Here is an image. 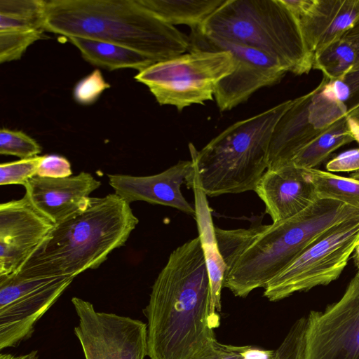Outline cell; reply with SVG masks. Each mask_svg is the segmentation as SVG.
<instances>
[{"label": "cell", "mask_w": 359, "mask_h": 359, "mask_svg": "<svg viewBox=\"0 0 359 359\" xmlns=\"http://www.w3.org/2000/svg\"><path fill=\"white\" fill-rule=\"evenodd\" d=\"M306 323V317H302L293 323L275 350L273 359H302Z\"/></svg>", "instance_id": "f1b7e54d"}, {"label": "cell", "mask_w": 359, "mask_h": 359, "mask_svg": "<svg viewBox=\"0 0 359 359\" xmlns=\"http://www.w3.org/2000/svg\"><path fill=\"white\" fill-rule=\"evenodd\" d=\"M138 223L130 204L116 194L90 197L79 211L54 225L16 271L74 278L97 269L123 246Z\"/></svg>", "instance_id": "3957f363"}, {"label": "cell", "mask_w": 359, "mask_h": 359, "mask_svg": "<svg viewBox=\"0 0 359 359\" xmlns=\"http://www.w3.org/2000/svg\"><path fill=\"white\" fill-rule=\"evenodd\" d=\"M189 51H229L236 61L234 70L217 85L214 97L221 111L247 101L257 90L278 83L287 70L275 57L255 48L207 36L191 29Z\"/></svg>", "instance_id": "8fae6325"}, {"label": "cell", "mask_w": 359, "mask_h": 359, "mask_svg": "<svg viewBox=\"0 0 359 359\" xmlns=\"http://www.w3.org/2000/svg\"><path fill=\"white\" fill-rule=\"evenodd\" d=\"M235 67L229 51L192 50L156 62L134 78L148 87L159 104L172 105L181 111L212 100L217 83Z\"/></svg>", "instance_id": "52a82bcc"}, {"label": "cell", "mask_w": 359, "mask_h": 359, "mask_svg": "<svg viewBox=\"0 0 359 359\" xmlns=\"http://www.w3.org/2000/svg\"><path fill=\"white\" fill-rule=\"evenodd\" d=\"M275 350H269L255 346H247L241 359H273Z\"/></svg>", "instance_id": "d590c367"}, {"label": "cell", "mask_w": 359, "mask_h": 359, "mask_svg": "<svg viewBox=\"0 0 359 359\" xmlns=\"http://www.w3.org/2000/svg\"><path fill=\"white\" fill-rule=\"evenodd\" d=\"M67 39L86 61L108 70L134 69L140 72L156 63L137 51L115 43L82 37Z\"/></svg>", "instance_id": "ffe728a7"}, {"label": "cell", "mask_w": 359, "mask_h": 359, "mask_svg": "<svg viewBox=\"0 0 359 359\" xmlns=\"http://www.w3.org/2000/svg\"><path fill=\"white\" fill-rule=\"evenodd\" d=\"M359 241V218L335 226L308 247L264 287L271 302L325 285L340 276Z\"/></svg>", "instance_id": "ba28073f"}, {"label": "cell", "mask_w": 359, "mask_h": 359, "mask_svg": "<svg viewBox=\"0 0 359 359\" xmlns=\"http://www.w3.org/2000/svg\"><path fill=\"white\" fill-rule=\"evenodd\" d=\"M43 31L0 32V62L20 59L27 48L41 39Z\"/></svg>", "instance_id": "484cf974"}, {"label": "cell", "mask_w": 359, "mask_h": 359, "mask_svg": "<svg viewBox=\"0 0 359 359\" xmlns=\"http://www.w3.org/2000/svg\"><path fill=\"white\" fill-rule=\"evenodd\" d=\"M0 359H39V354L37 351H32L28 353L20 355L1 353Z\"/></svg>", "instance_id": "74e56055"}, {"label": "cell", "mask_w": 359, "mask_h": 359, "mask_svg": "<svg viewBox=\"0 0 359 359\" xmlns=\"http://www.w3.org/2000/svg\"><path fill=\"white\" fill-rule=\"evenodd\" d=\"M326 169L330 172H359V149L339 154L327 163Z\"/></svg>", "instance_id": "d6a6232c"}, {"label": "cell", "mask_w": 359, "mask_h": 359, "mask_svg": "<svg viewBox=\"0 0 359 359\" xmlns=\"http://www.w3.org/2000/svg\"><path fill=\"white\" fill-rule=\"evenodd\" d=\"M43 156L20 159L0 165V184H20L36 175L37 169Z\"/></svg>", "instance_id": "83f0119b"}, {"label": "cell", "mask_w": 359, "mask_h": 359, "mask_svg": "<svg viewBox=\"0 0 359 359\" xmlns=\"http://www.w3.org/2000/svg\"><path fill=\"white\" fill-rule=\"evenodd\" d=\"M255 191L273 222L294 216L318 198L308 170L292 163L267 169Z\"/></svg>", "instance_id": "ac0fdd59"}, {"label": "cell", "mask_w": 359, "mask_h": 359, "mask_svg": "<svg viewBox=\"0 0 359 359\" xmlns=\"http://www.w3.org/2000/svg\"><path fill=\"white\" fill-rule=\"evenodd\" d=\"M348 121L355 140L359 142V123L350 119H348Z\"/></svg>", "instance_id": "ab89813d"}, {"label": "cell", "mask_w": 359, "mask_h": 359, "mask_svg": "<svg viewBox=\"0 0 359 359\" xmlns=\"http://www.w3.org/2000/svg\"><path fill=\"white\" fill-rule=\"evenodd\" d=\"M195 172V164L191 160L180 161L162 172L153 175L108 174L107 177L114 194L130 204L145 201L172 207L195 217V208L181 191L184 183L192 187Z\"/></svg>", "instance_id": "9a60e30c"}, {"label": "cell", "mask_w": 359, "mask_h": 359, "mask_svg": "<svg viewBox=\"0 0 359 359\" xmlns=\"http://www.w3.org/2000/svg\"><path fill=\"white\" fill-rule=\"evenodd\" d=\"M41 147L33 138L20 130L2 128L0 130V154L15 156L20 159L37 156Z\"/></svg>", "instance_id": "4316f807"}, {"label": "cell", "mask_w": 359, "mask_h": 359, "mask_svg": "<svg viewBox=\"0 0 359 359\" xmlns=\"http://www.w3.org/2000/svg\"><path fill=\"white\" fill-rule=\"evenodd\" d=\"M247 346H234L219 343L217 339L192 359H241Z\"/></svg>", "instance_id": "1f68e13d"}, {"label": "cell", "mask_w": 359, "mask_h": 359, "mask_svg": "<svg viewBox=\"0 0 359 359\" xmlns=\"http://www.w3.org/2000/svg\"><path fill=\"white\" fill-rule=\"evenodd\" d=\"M54 224L27 197L0 205V276L18 271L45 240Z\"/></svg>", "instance_id": "5bb4252c"}, {"label": "cell", "mask_w": 359, "mask_h": 359, "mask_svg": "<svg viewBox=\"0 0 359 359\" xmlns=\"http://www.w3.org/2000/svg\"><path fill=\"white\" fill-rule=\"evenodd\" d=\"M328 81L323 76L312 91L292 100L273 132L267 169L289 164L299 151L346 116L347 106L325 88Z\"/></svg>", "instance_id": "30bf717a"}, {"label": "cell", "mask_w": 359, "mask_h": 359, "mask_svg": "<svg viewBox=\"0 0 359 359\" xmlns=\"http://www.w3.org/2000/svg\"><path fill=\"white\" fill-rule=\"evenodd\" d=\"M109 88L110 84L104 80L101 72L96 69L77 82L74 88L73 97L77 103L89 105Z\"/></svg>", "instance_id": "f546056e"}, {"label": "cell", "mask_w": 359, "mask_h": 359, "mask_svg": "<svg viewBox=\"0 0 359 359\" xmlns=\"http://www.w3.org/2000/svg\"><path fill=\"white\" fill-rule=\"evenodd\" d=\"M318 198L338 201L359 210V175H337L317 168L307 169Z\"/></svg>", "instance_id": "cb8c5ba5"}, {"label": "cell", "mask_w": 359, "mask_h": 359, "mask_svg": "<svg viewBox=\"0 0 359 359\" xmlns=\"http://www.w3.org/2000/svg\"><path fill=\"white\" fill-rule=\"evenodd\" d=\"M72 302L79 318L74 327L86 359H144L147 355V327L141 320L99 312L79 297Z\"/></svg>", "instance_id": "7c38bea8"}, {"label": "cell", "mask_w": 359, "mask_h": 359, "mask_svg": "<svg viewBox=\"0 0 359 359\" xmlns=\"http://www.w3.org/2000/svg\"><path fill=\"white\" fill-rule=\"evenodd\" d=\"M359 218V210L328 198H318L294 216L247 229L215 226L225 270L223 287L236 297H247L262 287L308 247L335 226Z\"/></svg>", "instance_id": "7a4b0ae2"}, {"label": "cell", "mask_w": 359, "mask_h": 359, "mask_svg": "<svg viewBox=\"0 0 359 359\" xmlns=\"http://www.w3.org/2000/svg\"><path fill=\"white\" fill-rule=\"evenodd\" d=\"M102 183L90 173L81 172L63 178L34 176L24 185L32 205L54 224L79 211Z\"/></svg>", "instance_id": "e0dca14e"}, {"label": "cell", "mask_w": 359, "mask_h": 359, "mask_svg": "<svg viewBox=\"0 0 359 359\" xmlns=\"http://www.w3.org/2000/svg\"><path fill=\"white\" fill-rule=\"evenodd\" d=\"M196 28L207 36L264 52L294 74L312 69L313 55L299 20L283 0H226Z\"/></svg>", "instance_id": "8992f818"}, {"label": "cell", "mask_w": 359, "mask_h": 359, "mask_svg": "<svg viewBox=\"0 0 359 359\" xmlns=\"http://www.w3.org/2000/svg\"><path fill=\"white\" fill-rule=\"evenodd\" d=\"M306 318L302 359H359V273L338 301Z\"/></svg>", "instance_id": "4fadbf2b"}, {"label": "cell", "mask_w": 359, "mask_h": 359, "mask_svg": "<svg viewBox=\"0 0 359 359\" xmlns=\"http://www.w3.org/2000/svg\"><path fill=\"white\" fill-rule=\"evenodd\" d=\"M341 38L351 43L356 52V63L352 70L359 69V20Z\"/></svg>", "instance_id": "8d00e7d4"}, {"label": "cell", "mask_w": 359, "mask_h": 359, "mask_svg": "<svg viewBox=\"0 0 359 359\" xmlns=\"http://www.w3.org/2000/svg\"><path fill=\"white\" fill-rule=\"evenodd\" d=\"M144 8L172 26L201 27L226 0H137Z\"/></svg>", "instance_id": "44dd1931"}, {"label": "cell", "mask_w": 359, "mask_h": 359, "mask_svg": "<svg viewBox=\"0 0 359 359\" xmlns=\"http://www.w3.org/2000/svg\"><path fill=\"white\" fill-rule=\"evenodd\" d=\"M292 100L238 121L200 151L189 144L200 187L208 196L255 191L268 168L275 126Z\"/></svg>", "instance_id": "5b68a950"}, {"label": "cell", "mask_w": 359, "mask_h": 359, "mask_svg": "<svg viewBox=\"0 0 359 359\" xmlns=\"http://www.w3.org/2000/svg\"><path fill=\"white\" fill-rule=\"evenodd\" d=\"M354 48L341 38L313 56L312 68L322 72L330 81H344L356 63Z\"/></svg>", "instance_id": "d4e9b609"}, {"label": "cell", "mask_w": 359, "mask_h": 359, "mask_svg": "<svg viewBox=\"0 0 359 359\" xmlns=\"http://www.w3.org/2000/svg\"><path fill=\"white\" fill-rule=\"evenodd\" d=\"M195 173L191 187L195 194V218L210 276L212 308L215 313H217L222 309L221 295L225 266L218 250L207 196L201 189Z\"/></svg>", "instance_id": "d6986e66"}, {"label": "cell", "mask_w": 359, "mask_h": 359, "mask_svg": "<svg viewBox=\"0 0 359 359\" xmlns=\"http://www.w3.org/2000/svg\"><path fill=\"white\" fill-rule=\"evenodd\" d=\"M150 359H192L212 341L219 317L212 311L210 276L199 236L174 250L158 273L148 304Z\"/></svg>", "instance_id": "6da1fadb"}, {"label": "cell", "mask_w": 359, "mask_h": 359, "mask_svg": "<svg viewBox=\"0 0 359 359\" xmlns=\"http://www.w3.org/2000/svg\"><path fill=\"white\" fill-rule=\"evenodd\" d=\"M350 88L347 108L359 103V69L352 70L344 81Z\"/></svg>", "instance_id": "836d02e7"}, {"label": "cell", "mask_w": 359, "mask_h": 359, "mask_svg": "<svg viewBox=\"0 0 359 359\" xmlns=\"http://www.w3.org/2000/svg\"><path fill=\"white\" fill-rule=\"evenodd\" d=\"M325 89L335 98L344 102L350 97V88L343 81H328Z\"/></svg>", "instance_id": "e575fe53"}, {"label": "cell", "mask_w": 359, "mask_h": 359, "mask_svg": "<svg viewBox=\"0 0 359 359\" xmlns=\"http://www.w3.org/2000/svg\"><path fill=\"white\" fill-rule=\"evenodd\" d=\"M353 254V262L357 268V272L359 273V241L358 242Z\"/></svg>", "instance_id": "60d3db41"}, {"label": "cell", "mask_w": 359, "mask_h": 359, "mask_svg": "<svg viewBox=\"0 0 359 359\" xmlns=\"http://www.w3.org/2000/svg\"><path fill=\"white\" fill-rule=\"evenodd\" d=\"M346 117L348 119L359 123V103L348 108Z\"/></svg>", "instance_id": "f35d334b"}, {"label": "cell", "mask_w": 359, "mask_h": 359, "mask_svg": "<svg viewBox=\"0 0 359 359\" xmlns=\"http://www.w3.org/2000/svg\"><path fill=\"white\" fill-rule=\"evenodd\" d=\"M69 161L57 154L44 155L37 169L36 176L47 178H63L72 176Z\"/></svg>", "instance_id": "4dcf8cb0"}, {"label": "cell", "mask_w": 359, "mask_h": 359, "mask_svg": "<svg viewBox=\"0 0 359 359\" xmlns=\"http://www.w3.org/2000/svg\"><path fill=\"white\" fill-rule=\"evenodd\" d=\"M354 140L346 116L299 151L290 163L304 169L316 168L334 151Z\"/></svg>", "instance_id": "7402d4cb"}, {"label": "cell", "mask_w": 359, "mask_h": 359, "mask_svg": "<svg viewBox=\"0 0 359 359\" xmlns=\"http://www.w3.org/2000/svg\"><path fill=\"white\" fill-rule=\"evenodd\" d=\"M45 31L92 39L137 51L156 62L189 50V36L137 0L46 1Z\"/></svg>", "instance_id": "277c9868"}, {"label": "cell", "mask_w": 359, "mask_h": 359, "mask_svg": "<svg viewBox=\"0 0 359 359\" xmlns=\"http://www.w3.org/2000/svg\"><path fill=\"white\" fill-rule=\"evenodd\" d=\"M73 280L17 271L0 276V349L30 338L36 323Z\"/></svg>", "instance_id": "9c48e42d"}, {"label": "cell", "mask_w": 359, "mask_h": 359, "mask_svg": "<svg viewBox=\"0 0 359 359\" xmlns=\"http://www.w3.org/2000/svg\"><path fill=\"white\" fill-rule=\"evenodd\" d=\"M299 20L313 56L341 39L359 20V0H284Z\"/></svg>", "instance_id": "2e32d148"}, {"label": "cell", "mask_w": 359, "mask_h": 359, "mask_svg": "<svg viewBox=\"0 0 359 359\" xmlns=\"http://www.w3.org/2000/svg\"><path fill=\"white\" fill-rule=\"evenodd\" d=\"M46 1L0 0V32L45 31Z\"/></svg>", "instance_id": "603a6c76"}]
</instances>
